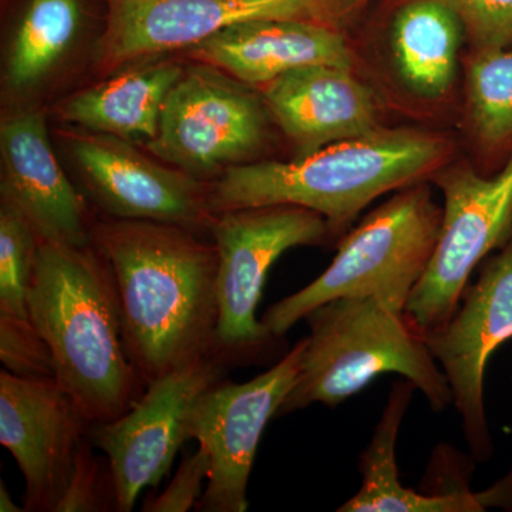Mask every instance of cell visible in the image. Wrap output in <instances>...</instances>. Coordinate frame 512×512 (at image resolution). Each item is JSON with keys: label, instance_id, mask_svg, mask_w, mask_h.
Returning <instances> with one entry per match:
<instances>
[{"label": "cell", "instance_id": "cell-1", "mask_svg": "<svg viewBox=\"0 0 512 512\" xmlns=\"http://www.w3.org/2000/svg\"><path fill=\"white\" fill-rule=\"evenodd\" d=\"M92 244L110 266L124 343L146 386L201 357L217 355L214 244L180 225L127 218L92 225Z\"/></svg>", "mask_w": 512, "mask_h": 512}, {"label": "cell", "instance_id": "cell-2", "mask_svg": "<svg viewBox=\"0 0 512 512\" xmlns=\"http://www.w3.org/2000/svg\"><path fill=\"white\" fill-rule=\"evenodd\" d=\"M28 311L57 382L90 423L119 419L146 392L124 343L116 282L93 244L40 239Z\"/></svg>", "mask_w": 512, "mask_h": 512}, {"label": "cell", "instance_id": "cell-3", "mask_svg": "<svg viewBox=\"0 0 512 512\" xmlns=\"http://www.w3.org/2000/svg\"><path fill=\"white\" fill-rule=\"evenodd\" d=\"M454 150L439 131L380 127L289 163L231 165L211 188V210L296 205L318 212L336 235L382 195L429 183Z\"/></svg>", "mask_w": 512, "mask_h": 512}, {"label": "cell", "instance_id": "cell-4", "mask_svg": "<svg viewBox=\"0 0 512 512\" xmlns=\"http://www.w3.org/2000/svg\"><path fill=\"white\" fill-rule=\"evenodd\" d=\"M311 333L301 373L278 416L311 404L335 407L386 373L410 380L433 412L453 404L443 370L403 313L372 296L339 298L305 318Z\"/></svg>", "mask_w": 512, "mask_h": 512}, {"label": "cell", "instance_id": "cell-5", "mask_svg": "<svg viewBox=\"0 0 512 512\" xmlns=\"http://www.w3.org/2000/svg\"><path fill=\"white\" fill-rule=\"evenodd\" d=\"M441 220L443 208L434 201L429 184L397 191L342 238L322 275L272 305L262 325L279 339L319 306L357 296H372L404 315L436 249Z\"/></svg>", "mask_w": 512, "mask_h": 512}, {"label": "cell", "instance_id": "cell-6", "mask_svg": "<svg viewBox=\"0 0 512 512\" xmlns=\"http://www.w3.org/2000/svg\"><path fill=\"white\" fill-rule=\"evenodd\" d=\"M431 181L444 195L440 235L404 308L421 336L454 315L474 269L511 238L512 156L487 177L471 165L448 164Z\"/></svg>", "mask_w": 512, "mask_h": 512}, {"label": "cell", "instance_id": "cell-7", "mask_svg": "<svg viewBox=\"0 0 512 512\" xmlns=\"http://www.w3.org/2000/svg\"><path fill=\"white\" fill-rule=\"evenodd\" d=\"M210 232L218 255L217 355H256L274 340L256 319L269 269L288 249L322 244L332 231L308 208L265 205L221 212Z\"/></svg>", "mask_w": 512, "mask_h": 512}, {"label": "cell", "instance_id": "cell-8", "mask_svg": "<svg viewBox=\"0 0 512 512\" xmlns=\"http://www.w3.org/2000/svg\"><path fill=\"white\" fill-rule=\"evenodd\" d=\"M224 365L220 356L201 357L148 383L119 419L90 424V440L109 460L117 511H133L140 494L167 476L190 440L188 421L195 403L221 382Z\"/></svg>", "mask_w": 512, "mask_h": 512}, {"label": "cell", "instance_id": "cell-9", "mask_svg": "<svg viewBox=\"0 0 512 512\" xmlns=\"http://www.w3.org/2000/svg\"><path fill=\"white\" fill-rule=\"evenodd\" d=\"M308 338L268 372L245 383L218 382L202 394L188 421V436L210 457V476L197 511L245 512L248 481L269 420L279 413L301 373Z\"/></svg>", "mask_w": 512, "mask_h": 512}, {"label": "cell", "instance_id": "cell-10", "mask_svg": "<svg viewBox=\"0 0 512 512\" xmlns=\"http://www.w3.org/2000/svg\"><path fill=\"white\" fill-rule=\"evenodd\" d=\"M423 338L450 384L471 456L487 463L494 443L485 409V373L495 350L512 339V235L481 262L477 281L461 293L454 315Z\"/></svg>", "mask_w": 512, "mask_h": 512}, {"label": "cell", "instance_id": "cell-11", "mask_svg": "<svg viewBox=\"0 0 512 512\" xmlns=\"http://www.w3.org/2000/svg\"><path fill=\"white\" fill-rule=\"evenodd\" d=\"M265 128V110L254 94L221 74L194 69L168 94L148 148L188 175L214 173L254 154Z\"/></svg>", "mask_w": 512, "mask_h": 512}, {"label": "cell", "instance_id": "cell-12", "mask_svg": "<svg viewBox=\"0 0 512 512\" xmlns=\"http://www.w3.org/2000/svg\"><path fill=\"white\" fill-rule=\"evenodd\" d=\"M90 421L55 377L0 373V443L25 478L29 512H55Z\"/></svg>", "mask_w": 512, "mask_h": 512}, {"label": "cell", "instance_id": "cell-13", "mask_svg": "<svg viewBox=\"0 0 512 512\" xmlns=\"http://www.w3.org/2000/svg\"><path fill=\"white\" fill-rule=\"evenodd\" d=\"M335 0H109L100 43L107 67L190 49L238 23L264 19L326 23Z\"/></svg>", "mask_w": 512, "mask_h": 512}, {"label": "cell", "instance_id": "cell-14", "mask_svg": "<svg viewBox=\"0 0 512 512\" xmlns=\"http://www.w3.org/2000/svg\"><path fill=\"white\" fill-rule=\"evenodd\" d=\"M70 147L94 200L111 217L211 229V190L191 175L156 164L109 134H73Z\"/></svg>", "mask_w": 512, "mask_h": 512}, {"label": "cell", "instance_id": "cell-15", "mask_svg": "<svg viewBox=\"0 0 512 512\" xmlns=\"http://www.w3.org/2000/svg\"><path fill=\"white\" fill-rule=\"evenodd\" d=\"M2 201L29 221L42 241L92 244L83 198L70 183L50 146L45 117L25 113L2 124Z\"/></svg>", "mask_w": 512, "mask_h": 512}, {"label": "cell", "instance_id": "cell-16", "mask_svg": "<svg viewBox=\"0 0 512 512\" xmlns=\"http://www.w3.org/2000/svg\"><path fill=\"white\" fill-rule=\"evenodd\" d=\"M264 100L301 156L380 128L375 94L345 67L293 69L265 84Z\"/></svg>", "mask_w": 512, "mask_h": 512}, {"label": "cell", "instance_id": "cell-17", "mask_svg": "<svg viewBox=\"0 0 512 512\" xmlns=\"http://www.w3.org/2000/svg\"><path fill=\"white\" fill-rule=\"evenodd\" d=\"M188 55L244 83L265 84L311 64L352 69L355 56L338 30L309 20L238 23L188 49Z\"/></svg>", "mask_w": 512, "mask_h": 512}, {"label": "cell", "instance_id": "cell-18", "mask_svg": "<svg viewBox=\"0 0 512 512\" xmlns=\"http://www.w3.org/2000/svg\"><path fill=\"white\" fill-rule=\"evenodd\" d=\"M464 37L463 22L448 0L404 3L384 46L394 83L420 103L446 100L456 86Z\"/></svg>", "mask_w": 512, "mask_h": 512}, {"label": "cell", "instance_id": "cell-19", "mask_svg": "<svg viewBox=\"0 0 512 512\" xmlns=\"http://www.w3.org/2000/svg\"><path fill=\"white\" fill-rule=\"evenodd\" d=\"M416 386L397 380L382 417L363 453L359 470L362 487L338 508L339 512H480L497 507L493 488L487 493L470 490L444 494H421L403 487L396 463V443Z\"/></svg>", "mask_w": 512, "mask_h": 512}, {"label": "cell", "instance_id": "cell-20", "mask_svg": "<svg viewBox=\"0 0 512 512\" xmlns=\"http://www.w3.org/2000/svg\"><path fill=\"white\" fill-rule=\"evenodd\" d=\"M181 76L183 70L173 63L130 70L74 94L63 104L62 119L93 133L150 143L160 128L168 94Z\"/></svg>", "mask_w": 512, "mask_h": 512}, {"label": "cell", "instance_id": "cell-21", "mask_svg": "<svg viewBox=\"0 0 512 512\" xmlns=\"http://www.w3.org/2000/svg\"><path fill=\"white\" fill-rule=\"evenodd\" d=\"M466 116L478 153L507 163L512 156V47L468 56Z\"/></svg>", "mask_w": 512, "mask_h": 512}, {"label": "cell", "instance_id": "cell-22", "mask_svg": "<svg viewBox=\"0 0 512 512\" xmlns=\"http://www.w3.org/2000/svg\"><path fill=\"white\" fill-rule=\"evenodd\" d=\"M79 22L77 0H32L10 47V86L26 89L39 82L73 42Z\"/></svg>", "mask_w": 512, "mask_h": 512}, {"label": "cell", "instance_id": "cell-23", "mask_svg": "<svg viewBox=\"0 0 512 512\" xmlns=\"http://www.w3.org/2000/svg\"><path fill=\"white\" fill-rule=\"evenodd\" d=\"M39 237L9 202L0 208V313L29 319L28 293Z\"/></svg>", "mask_w": 512, "mask_h": 512}, {"label": "cell", "instance_id": "cell-24", "mask_svg": "<svg viewBox=\"0 0 512 512\" xmlns=\"http://www.w3.org/2000/svg\"><path fill=\"white\" fill-rule=\"evenodd\" d=\"M93 448L87 434L77 451L69 483L55 512L117 511L109 460H101Z\"/></svg>", "mask_w": 512, "mask_h": 512}, {"label": "cell", "instance_id": "cell-25", "mask_svg": "<svg viewBox=\"0 0 512 512\" xmlns=\"http://www.w3.org/2000/svg\"><path fill=\"white\" fill-rule=\"evenodd\" d=\"M0 360L15 376L55 377L52 353L30 319L0 313Z\"/></svg>", "mask_w": 512, "mask_h": 512}, {"label": "cell", "instance_id": "cell-26", "mask_svg": "<svg viewBox=\"0 0 512 512\" xmlns=\"http://www.w3.org/2000/svg\"><path fill=\"white\" fill-rule=\"evenodd\" d=\"M456 9L471 53L512 47V0H448Z\"/></svg>", "mask_w": 512, "mask_h": 512}, {"label": "cell", "instance_id": "cell-27", "mask_svg": "<svg viewBox=\"0 0 512 512\" xmlns=\"http://www.w3.org/2000/svg\"><path fill=\"white\" fill-rule=\"evenodd\" d=\"M211 464L207 451L200 447L185 457L163 493L144 504L146 512H187L197 507L205 491Z\"/></svg>", "mask_w": 512, "mask_h": 512}, {"label": "cell", "instance_id": "cell-28", "mask_svg": "<svg viewBox=\"0 0 512 512\" xmlns=\"http://www.w3.org/2000/svg\"><path fill=\"white\" fill-rule=\"evenodd\" d=\"M0 511L2 512H23L26 511L25 507H19L18 503L13 501L12 495H10L8 487L5 483H0Z\"/></svg>", "mask_w": 512, "mask_h": 512}, {"label": "cell", "instance_id": "cell-29", "mask_svg": "<svg viewBox=\"0 0 512 512\" xmlns=\"http://www.w3.org/2000/svg\"><path fill=\"white\" fill-rule=\"evenodd\" d=\"M511 383H512V376H511Z\"/></svg>", "mask_w": 512, "mask_h": 512}]
</instances>
